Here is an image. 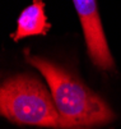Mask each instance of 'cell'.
Masks as SVG:
<instances>
[{"instance_id": "obj_3", "label": "cell", "mask_w": 121, "mask_h": 129, "mask_svg": "<svg viewBox=\"0 0 121 129\" xmlns=\"http://www.w3.org/2000/svg\"><path fill=\"white\" fill-rule=\"evenodd\" d=\"M83 28L87 51L91 60L102 70H112L115 61L102 27L96 0H73Z\"/></svg>"}, {"instance_id": "obj_2", "label": "cell", "mask_w": 121, "mask_h": 129, "mask_svg": "<svg viewBox=\"0 0 121 129\" xmlns=\"http://www.w3.org/2000/svg\"><path fill=\"white\" fill-rule=\"evenodd\" d=\"M0 114L18 125L70 129L60 115L51 91L32 74H19L3 83Z\"/></svg>"}, {"instance_id": "obj_4", "label": "cell", "mask_w": 121, "mask_h": 129, "mask_svg": "<svg viewBox=\"0 0 121 129\" xmlns=\"http://www.w3.org/2000/svg\"><path fill=\"white\" fill-rule=\"evenodd\" d=\"M50 29V23L45 14L43 0H34L27 7L17 21V31L13 35L15 41L29 36H43Z\"/></svg>"}, {"instance_id": "obj_1", "label": "cell", "mask_w": 121, "mask_h": 129, "mask_svg": "<svg viewBox=\"0 0 121 129\" xmlns=\"http://www.w3.org/2000/svg\"><path fill=\"white\" fill-rule=\"evenodd\" d=\"M26 60L43 76L63 119L70 129H92L115 120V113L68 69L24 51Z\"/></svg>"}]
</instances>
